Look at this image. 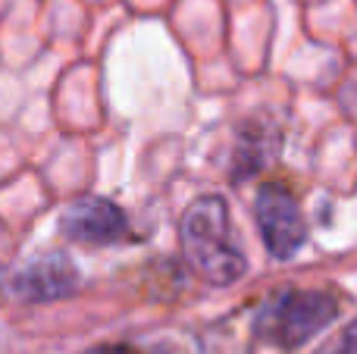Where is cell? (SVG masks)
<instances>
[{"label": "cell", "mask_w": 357, "mask_h": 354, "mask_svg": "<svg viewBox=\"0 0 357 354\" xmlns=\"http://www.w3.org/2000/svg\"><path fill=\"white\" fill-rule=\"evenodd\" d=\"M317 354H357V317L348 326H342Z\"/></svg>", "instance_id": "obj_7"}, {"label": "cell", "mask_w": 357, "mask_h": 354, "mask_svg": "<svg viewBox=\"0 0 357 354\" xmlns=\"http://www.w3.org/2000/svg\"><path fill=\"white\" fill-rule=\"evenodd\" d=\"M185 261L210 286H232L248 273V257L238 248L229 223V207L220 194L197 198L178 223Z\"/></svg>", "instance_id": "obj_1"}, {"label": "cell", "mask_w": 357, "mask_h": 354, "mask_svg": "<svg viewBox=\"0 0 357 354\" xmlns=\"http://www.w3.org/2000/svg\"><path fill=\"white\" fill-rule=\"evenodd\" d=\"M82 276L79 267L63 251H47L19 267L10 276V292L25 305H44V301H60L79 288Z\"/></svg>", "instance_id": "obj_4"}, {"label": "cell", "mask_w": 357, "mask_h": 354, "mask_svg": "<svg viewBox=\"0 0 357 354\" xmlns=\"http://www.w3.org/2000/svg\"><path fill=\"white\" fill-rule=\"evenodd\" d=\"M85 354H138V351L126 348V345H100V348H91V351H85Z\"/></svg>", "instance_id": "obj_8"}, {"label": "cell", "mask_w": 357, "mask_h": 354, "mask_svg": "<svg viewBox=\"0 0 357 354\" xmlns=\"http://www.w3.org/2000/svg\"><path fill=\"white\" fill-rule=\"evenodd\" d=\"M339 317V298L320 288H285L264 301L254 317V336L266 345L295 351Z\"/></svg>", "instance_id": "obj_2"}, {"label": "cell", "mask_w": 357, "mask_h": 354, "mask_svg": "<svg viewBox=\"0 0 357 354\" xmlns=\"http://www.w3.org/2000/svg\"><path fill=\"white\" fill-rule=\"evenodd\" d=\"M60 232L75 245H113L126 236V213L104 198L75 201L63 210Z\"/></svg>", "instance_id": "obj_5"}, {"label": "cell", "mask_w": 357, "mask_h": 354, "mask_svg": "<svg viewBox=\"0 0 357 354\" xmlns=\"http://www.w3.org/2000/svg\"><path fill=\"white\" fill-rule=\"evenodd\" d=\"M254 213H257L260 238L276 261H289L304 248L307 223H304V213L298 201L291 198V192H285L276 182L264 185L254 201Z\"/></svg>", "instance_id": "obj_3"}, {"label": "cell", "mask_w": 357, "mask_h": 354, "mask_svg": "<svg viewBox=\"0 0 357 354\" xmlns=\"http://www.w3.org/2000/svg\"><path fill=\"white\" fill-rule=\"evenodd\" d=\"M148 354H185V351L178 348V345H173V342H157Z\"/></svg>", "instance_id": "obj_9"}, {"label": "cell", "mask_w": 357, "mask_h": 354, "mask_svg": "<svg viewBox=\"0 0 357 354\" xmlns=\"http://www.w3.org/2000/svg\"><path fill=\"white\" fill-rule=\"evenodd\" d=\"M276 138L273 129L264 123H245L238 132V144H235V160H232V179H251L257 169L266 167V160L273 157Z\"/></svg>", "instance_id": "obj_6"}]
</instances>
